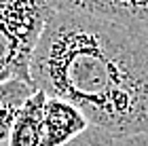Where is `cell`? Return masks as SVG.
<instances>
[{
    "label": "cell",
    "instance_id": "cell-1",
    "mask_svg": "<svg viewBox=\"0 0 148 146\" xmlns=\"http://www.w3.org/2000/svg\"><path fill=\"white\" fill-rule=\"evenodd\" d=\"M30 81L114 138L148 134V34L140 30L53 11L32 55Z\"/></svg>",
    "mask_w": 148,
    "mask_h": 146
},
{
    "label": "cell",
    "instance_id": "cell-9",
    "mask_svg": "<svg viewBox=\"0 0 148 146\" xmlns=\"http://www.w3.org/2000/svg\"><path fill=\"white\" fill-rule=\"evenodd\" d=\"M0 146H6V144H0Z\"/></svg>",
    "mask_w": 148,
    "mask_h": 146
},
{
    "label": "cell",
    "instance_id": "cell-7",
    "mask_svg": "<svg viewBox=\"0 0 148 146\" xmlns=\"http://www.w3.org/2000/svg\"><path fill=\"white\" fill-rule=\"evenodd\" d=\"M112 140L114 136H110L108 131L89 125L83 134H78L76 138H72L70 142H66L62 146H112Z\"/></svg>",
    "mask_w": 148,
    "mask_h": 146
},
{
    "label": "cell",
    "instance_id": "cell-3",
    "mask_svg": "<svg viewBox=\"0 0 148 146\" xmlns=\"http://www.w3.org/2000/svg\"><path fill=\"white\" fill-rule=\"evenodd\" d=\"M53 11L80 13L148 34V0H49Z\"/></svg>",
    "mask_w": 148,
    "mask_h": 146
},
{
    "label": "cell",
    "instance_id": "cell-2",
    "mask_svg": "<svg viewBox=\"0 0 148 146\" xmlns=\"http://www.w3.org/2000/svg\"><path fill=\"white\" fill-rule=\"evenodd\" d=\"M51 15L49 0H0V78L30 81L32 55Z\"/></svg>",
    "mask_w": 148,
    "mask_h": 146
},
{
    "label": "cell",
    "instance_id": "cell-4",
    "mask_svg": "<svg viewBox=\"0 0 148 146\" xmlns=\"http://www.w3.org/2000/svg\"><path fill=\"white\" fill-rule=\"evenodd\" d=\"M89 127V121L74 104L47 95L42 106L40 146H62Z\"/></svg>",
    "mask_w": 148,
    "mask_h": 146
},
{
    "label": "cell",
    "instance_id": "cell-5",
    "mask_svg": "<svg viewBox=\"0 0 148 146\" xmlns=\"http://www.w3.org/2000/svg\"><path fill=\"white\" fill-rule=\"evenodd\" d=\"M47 95L42 91H34L23 106L19 108L15 121L11 125L6 146H40L42 136V106Z\"/></svg>",
    "mask_w": 148,
    "mask_h": 146
},
{
    "label": "cell",
    "instance_id": "cell-6",
    "mask_svg": "<svg viewBox=\"0 0 148 146\" xmlns=\"http://www.w3.org/2000/svg\"><path fill=\"white\" fill-rule=\"evenodd\" d=\"M34 91V85L30 81H21V78H9V81L0 83V144L6 142L19 108Z\"/></svg>",
    "mask_w": 148,
    "mask_h": 146
},
{
    "label": "cell",
    "instance_id": "cell-8",
    "mask_svg": "<svg viewBox=\"0 0 148 146\" xmlns=\"http://www.w3.org/2000/svg\"><path fill=\"white\" fill-rule=\"evenodd\" d=\"M112 146H148V134H133V136L114 138Z\"/></svg>",
    "mask_w": 148,
    "mask_h": 146
}]
</instances>
